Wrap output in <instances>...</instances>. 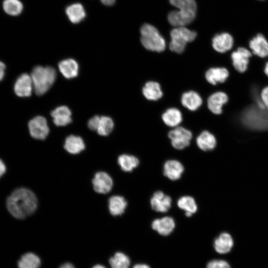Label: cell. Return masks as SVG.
Here are the masks:
<instances>
[{
  "label": "cell",
  "mask_w": 268,
  "mask_h": 268,
  "mask_svg": "<svg viewBox=\"0 0 268 268\" xmlns=\"http://www.w3.org/2000/svg\"><path fill=\"white\" fill-rule=\"evenodd\" d=\"M38 201L31 190L20 188L15 190L6 200V207L9 212L17 219H24L36 210Z\"/></svg>",
  "instance_id": "1"
},
{
  "label": "cell",
  "mask_w": 268,
  "mask_h": 268,
  "mask_svg": "<svg viewBox=\"0 0 268 268\" xmlns=\"http://www.w3.org/2000/svg\"><path fill=\"white\" fill-rule=\"evenodd\" d=\"M170 3L178 8V11L170 12L168 16L169 23L175 27L185 26L195 19L197 4L195 0H169Z\"/></svg>",
  "instance_id": "2"
},
{
  "label": "cell",
  "mask_w": 268,
  "mask_h": 268,
  "mask_svg": "<svg viewBox=\"0 0 268 268\" xmlns=\"http://www.w3.org/2000/svg\"><path fill=\"white\" fill-rule=\"evenodd\" d=\"M31 77L35 93L42 95L54 84L56 78V71L51 67L37 66L33 69Z\"/></svg>",
  "instance_id": "3"
},
{
  "label": "cell",
  "mask_w": 268,
  "mask_h": 268,
  "mask_svg": "<svg viewBox=\"0 0 268 268\" xmlns=\"http://www.w3.org/2000/svg\"><path fill=\"white\" fill-rule=\"evenodd\" d=\"M140 41L147 50L153 52H161L166 48L165 39L153 26L144 24L140 29Z\"/></svg>",
  "instance_id": "4"
},
{
  "label": "cell",
  "mask_w": 268,
  "mask_h": 268,
  "mask_svg": "<svg viewBox=\"0 0 268 268\" xmlns=\"http://www.w3.org/2000/svg\"><path fill=\"white\" fill-rule=\"evenodd\" d=\"M170 36V50L178 54H181L184 51L187 44L195 40L197 33L184 26L176 27L171 31Z\"/></svg>",
  "instance_id": "5"
},
{
  "label": "cell",
  "mask_w": 268,
  "mask_h": 268,
  "mask_svg": "<svg viewBox=\"0 0 268 268\" xmlns=\"http://www.w3.org/2000/svg\"><path fill=\"white\" fill-rule=\"evenodd\" d=\"M168 136L174 148L182 150L190 145L193 134L188 129L178 126L168 133Z\"/></svg>",
  "instance_id": "6"
},
{
  "label": "cell",
  "mask_w": 268,
  "mask_h": 268,
  "mask_svg": "<svg viewBox=\"0 0 268 268\" xmlns=\"http://www.w3.org/2000/svg\"><path fill=\"white\" fill-rule=\"evenodd\" d=\"M251 51L245 47H239L231 51L230 58L234 68L239 73L245 72L248 67L250 59L253 56Z\"/></svg>",
  "instance_id": "7"
},
{
  "label": "cell",
  "mask_w": 268,
  "mask_h": 268,
  "mask_svg": "<svg viewBox=\"0 0 268 268\" xmlns=\"http://www.w3.org/2000/svg\"><path fill=\"white\" fill-rule=\"evenodd\" d=\"M229 101L226 93L223 91H216L212 93L207 99V107L214 115H220L223 113V108Z\"/></svg>",
  "instance_id": "8"
},
{
  "label": "cell",
  "mask_w": 268,
  "mask_h": 268,
  "mask_svg": "<svg viewBox=\"0 0 268 268\" xmlns=\"http://www.w3.org/2000/svg\"><path fill=\"white\" fill-rule=\"evenodd\" d=\"M29 133L31 136L37 139H44L49 133L46 119L41 116L35 117L28 123Z\"/></svg>",
  "instance_id": "9"
},
{
  "label": "cell",
  "mask_w": 268,
  "mask_h": 268,
  "mask_svg": "<svg viewBox=\"0 0 268 268\" xmlns=\"http://www.w3.org/2000/svg\"><path fill=\"white\" fill-rule=\"evenodd\" d=\"M248 47L254 56L263 59L268 57V41L262 34H258L251 39Z\"/></svg>",
  "instance_id": "10"
},
{
  "label": "cell",
  "mask_w": 268,
  "mask_h": 268,
  "mask_svg": "<svg viewBox=\"0 0 268 268\" xmlns=\"http://www.w3.org/2000/svg\"><path fill=\"white\" fill-rule=\"evenodd\" d=\"M229 76V70L223 67H211L205 73V78L207 82L214 86L225 82Z\"/></svg>",
  "instance_id": "11"
},
{
  "label": "cell",
  "mask_w": 268,
  "mask_h": 268,
  "mask_svg": "<svg viewBox=\"0 0 268 268\" xmlns=\"http://www.w3.org/2000/svg\"><path fill=\"white\" fill-rule=\"evenodd\" d=\"M234 45L233 37L228 33L216 35L212 40V46L218 53L224 54L231 50Z\"/></svg>",
  "instance_id": "12"
},
{
  "label": "cell",
  "mask_w": 268,
  "mask_h": 268,
  "mask_svg": "<svg viewBox=\"0 0 268 268\" xmlns=\"http://www.w3.org/2000/svg\"><path fill=\"white\" fill-rule=\"evenodd\" d=\"M152 209L158 212H167L171 207L172 199L163 192H155L150 200Z\"/></svg>",
  "instance_id": "13"
},
{
  "label": "cell",
  "mask_w": 268,
  "mask_h": 268,
  "mask_svg": "<svg viewBox=\"0 0 268 268\" xmlns=\"http://www.w3.org/2000/svg\"><path fill=\"white\" fill-rule=\"evenodd\" d=\"M94 190L99 194H107L111 190L113 182L111 177L104 172L96 173L92 180Z\"/></svg>",
  "instance_id": "14"
},
{
  "label": "cell",
  "mask_w": 268,
  "mask_h": 268,
  "mask_svg": "<svg viewBox=\"0 0 268 268\" xmlns=\"http://www.w3.org/2000/svg\"><path fill=\"white\" fill-rule=\"evenodd\" d=\"M33 88L31 75L27 73H23L17 79L14 84V90L18 96L28 97L31 95Z\"/></svg>",
  "instance_id": "15"
},
{
  "label": "cell",
  "mask_w": 268,
  "mask_h": 268,
  "mask_svg": "<svg viewBox=\"0 0 268 268\" xmlns=\"http://www.w3.org/2000/svg\"><path fill=\"white\" fill-rule=\"evenodd\" d=\"M152 228L163 236L170 234L175 227L174 219L170 216H164L154 219L151 223Z\"/></svg>",
  "instance_id": "16"
},
{
  "label": "cell",
  "mask_w": 268,
  "mask_h": 268,
  "mask_svg": "<svg viewBox=\"0 0 268 268\" xmlns=\"http://www.w3.org/2000/svg\"><path fill=\"white\" fill-rule=\"evenodd\" d=\"M184 171L183 164L175 159L168 160L163 166V174L172 181H176L181 177Z\"/></svg>",
  "instance_id": "17"
},
{
  "label": "cell",
  "mask_w": 268,
  "mask_h": 268,
  "mask_svg": "<svg viewBox=\"0 0 268 268\" xmlns=\"http://www.w3.org/2000/svg\"><path fill=\"white\" fill-rule=\"evenodd\" d=\"M182 105L191 111L197 110L202 104V99L201 95L193 90L184 92L181 96Z\"/></svg>",
  "instance_id": "18"
},
{
  "label": "cell",
  "mask_w": 268,
  "mask_h": 268,
  "mask_svg": "<svg viewBox=\"0 0 268 268\" xmlns=\"http://www.w3.org/2000/svg\"><path fill=\"white\" fill-rule=\"evenodd\" d=\"M196 143L201 150L207 151L212 150L216 147L217 140L212 133L203 131L197 137Z\"/></svg>",
  "instance_id": "19"
},
{
  "label": "cell",
  "mask_w": 268,
  "mask_h": 268,
  "mask_svg": "<svg viewBox=\"0 0 268 268\" xmlns=\"http://www.w3.org/2000/svg\"><path fill=\"white\" fill-rule=\"evenodd\" d=\"M142 93L149 101H157L163 95L160 84L154 81H148L145 83L142 88Z\"/></svg>",
  "instance_id": "20"
},
{
  "label": "cell",
  "mask_w": 268,
  "mask_h": 268,
  "mask_svg": "<svg viewBox=\"0 0 268 268\" xmlns=\"http://www.w3.org/2000/svg\"><path fill=\"white\" fill-rule=\"evenodd\" d=\"M54 123L57 126H65L71 122V113L66 106L57 107L51 113Z\"/></svg>",
  "instance_id": "21"
},
{
  "label": "cell",
  "mask_w": 268,
  "mask_h": 268,
  "mask_svg": "<svg viewBox=\"0 0 268 268\" xmlns=\"http://www.w3.org/2000/svg\"><path fill=\"white\" fill-rule=\"evenodd\" d=\"M161 118L166 126L172 128L179 126L183 120L181 112L174 107L167 109L162 114Z\"/></svg>",
  "instance_id": "22"
},
{
  "label": "cell",
  "mask_w": 268,
  "mask_h": 268,
  "mask_svg": "<svg viewBox=\"0 0 268 268\" xmlns=\"http://www.w3.org/2000/svg\"><path fill=\"white\" fill-rule=\"evenodd\" d=\"M233 246L231 236L228 233H221L214 241V248L218 253L224 254L228 253Z\"/></svg>",
  "instance_id": "23"
},
{
  "label": "cell",
  "mask_w": 268,
  "mask_h": 268,
  "mask_svg": "<svg viewBox=\"0 0 268 268\" xmlns=\"http://www.w3.org/2000/svg\"><path fill=\"white\" fill-rule=\"evenodd\" d=\"M59 68L61 73L67 78H72L78 74V65L73 59H68L59 63Z\"/></svg>",
  "instance_id": "24"
},
{
  "label": "cell",
  "mask_w": 268,
  "mask_h": 268,
  "mask_svg": "<svg viewBox=\"0 0 268 268\" xmlns=\"http://www.w3.org/2000/svg\"><path fill=\"white\" fill-rule=\"evenodd\" d=\"M127 206L125 199L120 196H114L109 200V209L110 213L113 216L123 214Z\"/></svg>",
  "instance_id": "25"
},
{
  "label": "cell",
  "mask_w": 268,
  "mask_h": 268,
  "mask_svg": "<svg viewBox=\"0 0 268 268\" xmlns=\"http://www.w3.org/2000/svg\"><path fill=\"white\" fill-rule=\"evenodd\" d=\"M64 148L68 152L76 154L84 149L85 144L80 137L71 135L67 137Z\"/></svg>",
  "instance_id": "26"
},
{
  "label": "cell",
  "mask_w": 268,
  "mask_h": 268,
  "mask_svg": "<svg viewBox=\"0 0 268 268\" xmlns=\"http://www.w3.org/2000/svg\"><path fill=\"white\" fill-rule=\"evenodd\" d=\"M177 205L181 209L185 211V215L191 217L198 210V205L195 200L191 196H184L177 201Z\"/></svg>",
  "instance_id": "27"
},
{
  "label": "cell",
  "mask_w": 268,
  "mask_h": 268,
  "mask_svg": "<svg viewBox=\"0 0 268 268\" xmlns=\"http://www.w3.org/2000/svg\"><path fill=\"white\" fill-rule=\"evenodd\" d=\"M118 163L123 171L129 172L138 166L139 161L134 155L124 154L118 157Z\"/></svg>",
  "instance_id": "28"
},
{
  "label": "cell",
  "mask_w": 268,
  "mask_h": 268,
  "mask_svg": "<svg viewBox=\"0 0 268 268\" xmlns=\"http://www.w3.org/2000/svg\"><path fill=\"white\" fill-rule=\"evenodd\" d=\"M66 13L70 21L77 23L85 17V12L83 6L78 3L72 4L66 9Z\"/></svg>",
  "instance_id": "29"
},
{
  "label": "cell",
  "mask_w": 268,
  "mask_h": 268,
  "mask_svg": "<svg viewBox=\"0 0 268 268\" xmlns=\"http://www.w3.org/2000/svg\"><path fill=\"white\" fill-rule=\"evenodd\" d=\"M40 265V258L32 253L24 254L18 262V268H39Z\"/></svg>",
  "instance_id": "30"
},
{
  "label": "cell",
  "mask_w": 268,
  "mask_h": 268,
  "mask_svg": "<svg viewBox=\"0 0 268 268\" xmlns=\"http://www.w3.org/2000/svg\"><path fill=\"white\" fill-rule=\"evenodd\" d=\"M114 128V122L112 119L107 116H101L97 132L99 135L106 136L109 135L112 131Z\"/></svg>",
  "instance_id": "31"
},
{
  "label": "cell",
  "mask_w": 268,
  "mask_h": 268,
  "mask_svg": "<svg viewBox=\"0 0 268 268\" xmlns=\"http://www.w3.org/2000/svg\"><path fill=\"white\" fill-rule=\"evenodd\" d=\"M109 263L112 268H129L130 261L125 254L117 252L110 259Z\"/></svg>",
  "instance_id": "32"
},
{
  "label": "cell",
  "mask_w": 268,
  "mask_h": 268,
  "mask_svg": "<svg viewBox=\"0 0 268 268\" xmlns=\"http://www.w3.org/2000/svg\"><path fill=\"white\" fill-rule=\"evenodd\" d=\"M3 8L6 13L15 16L22 12L23 5L19 0H4L3 2Z\"/></svg>",
  "instance_id": "33"
},
{
  "label": "cell",
  "mask_w": 268,
  "mask_h": 268,
  "mask_svg": "<svg viewBox=\"0 0 268 268\" xmlns=\"http://www.w3.org/2000/svg\"><path fill=\"white\" fill-rule=\"evenodd\" d=\"M206 268H230V266L225 261L214 260L208 263Z\"/></svg>",
  "instance_id": "34"
},
{
  "label": "cell",
  "mask_w": 268,
  "mask_h": 268,
  "mask_svg": "<svg viewBox=\"0 0 268 268\" xmlns=\"http://www.w3.org/2000/svg\"><path fill=\"white\" fill-rule=\"evenodd\" d=\"M99 119L100 117L97 115L91 118L88 122V128L92 131H96Z\"/></svg>",
  "instance_id": "35"
},
{
  "label": "cell",
  "mask_w": 268,
  "mask_h": 268,
  "mask_svg": "<svg viewBox=\"0 0 268 268\" xmlns=\"http://www.w3.org/2000/svg\"><path fill=\"white\" fill-rule=\"evenodd\" d=\"M260 96L266 108L268 109V85L262 89Z\"/></svg>",
  "instance_id": "36"
},
{
  "label": "cell",
  "mask_w": 268,
  "mask_h": 268,
  "mask_svg": "<svg viewBox=\"0 0 268 268\" xmlns=\"http://www.w3.org/2000/svg\"><path fill=\"white\" fill-rule=\"evenodd\" d=\"M6 166L4 162L0 159V178L5 173Z\"/></svg>",
  "instance_id": "37"
},
{
  "label": "cell",
  "mask_w": 268,
  "mask_h": 268,
  "mask_svg": "<svg viewBox=\"0 0 268 268\" xmlns=\"http://www.w3.org/2000/svg\"><path fill=\"white\" fill-rule=\"evenodd\" d=\"M5 66L4 64L0 61V81L1 80L4 75V70Z\"/></svg>",
  "instance_id": "38"
},
{
  "label": "cell",
  "mask_w": 268,
  "mask_h": 268,
  "mask_svg": "<svg viewBox=\"0 0 268 268\" xmlns=\"http://www.w3.org/2000/svg\"><path fill=\"white\" fill-rule=\"evenodd\" d=\"M101 2L106 5H112L115 1V0H100Z\"/></svg>",
  "instance_id": "39"
},
{
  "label": "cell",
  "mask_w": 268,
  "mask_h": 268,
  "mask_svg": "<svg viewBox=\"0 0 268 268\" xmlns=\"http://www.w3.org/2000/svg\"><path fill=\"white\" fill-rule=\"evenodd\" d=\"M59 268H74V267L71 264L66 263L61 265Z\"/></svg>",
  "instance_id": "40"
},
{
  "label": "cell",
  "mask_w": 268,
  "mask_h": 268,
  "mask_svg": "<svg viewBox=\"0 0 268 268\" xmlns=\"http://www.w3.org/2000/svg\"><path fill=\"white\" fill-rule=\"evenodd\" d=\"M133 268H150V267L145 264H136L135 265Z\"/></svg>",
  "instance_id": "41"
},
{
  "label": "cell",
  "mask_w": 268,
  "mask_h": 268,
  "mask_svg": "<svg viewBox=\"0 0 268 268\" xmlns=\"http://www.w3.org/2000/svg\"><path fill=\"white\" fill-rule=\"evenodd\" d=\"M265 74L268 77V61L266 62L264 69Z\"/></svg>",
  "instance_id": "42"
},
{
  "label": "cell",
  "mask_w": 268,
  "mask_h": 268,
  "mask_svg": "<svg viewBox=\"0 0 268 268\" xmlns=\"http://www.w3.org/2000/svg\"><path fill=\"white\" fill-rule=\"evenodd\" d=\"M92 268H106L103 266L100 265H97L94 266Z\"/></svg>",
  "instance_id": "43"
},
{
  "label": "cell",
  "mask_w": 268,
  "mask_h": 268,
  "mask_svg": "<svg viewBox=\"0 0 268 268\" xmlns=\"http://www.w3.org/2000/svg\"></svg>",
  "instance_id": "44"
}]
</instances>
